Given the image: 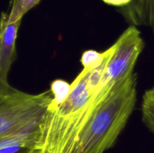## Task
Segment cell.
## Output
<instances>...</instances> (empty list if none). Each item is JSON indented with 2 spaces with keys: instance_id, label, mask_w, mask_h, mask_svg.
<instances>
[{
  "instance_id": "cell-1",
  "label": "cell",
  "mask_w": 154,
  "mask_h": 153,
  "mask_svg": "<svg viewBox=\"0 0 154 153\" xmlns=\"http://www.w3.org/2000/svg\"><path fill=\"white\" fill-rule=\"evenodd\" d=\"M116 45L96 67H83L64 99H52L38 125L31 146L20 153H75L82 132L99 105L118 82L107 73Z\"/></svg>"
},
{
  "instance_id": "cell-2",
  "label": "cell",
  "mask_w": 154,
  "mask_h": 153,
  "mask_svg": "<svg viewBox=\"0 0 154 153\" xmlns=\"http://www.w3.org/2000/svg\"><path fill=\"white\" fill-rule=\"evenodd\" d=\"M137 74L115 84L84 129L75 153H104L115 144L137 101Z\"/></svg>"
},
{
  "instance_id": "cell-3",
  "label": "cell",
  "mask_w": 154,
  "mask_h": 153,
  "mask_svg": "<svg viewBox=\"0 0 154 153\" xmlns=\"http://www.w3.org/2000/svg\"><path fill=\"white\" fill-rule=\"evenodd\" d=\"M52 99L50 89L29 94L0 77V136L38 126Z\"/></svg>"
},
{
  "instance_id": "cell-4",
  "label": "cell",
  "mask_w": 154,
  "mask_h": 153,
  "mask_svg": "<svg viewBox=\"0 0 154 153\" xmlns=\"http://www.w3.org/2000/svg\"><path fill=\"white\" fill-rule=\"evenodd\" d=\"M116 49L107 66V73L116 82L123 80L134 72L135 64L144 47L141 32L130 25L118 38Z\"/></svg>"
},
{
  "instance_id": "cell-5",
  "label": "cell",
  "mask_w": 154,
  "mask_h": 153,
  "mask_svg": "<svg viewBox=\"0 0 154 153\" xmlns=\"http://www.w3.org/2000/svg\"><path fill=\"white\" fill-rule=\"evenodd\" d=\"M8 14L2 13L0 17V77L8 80L11 67L16 58V40L20 20L8 22Z\"/></svg>"
},
{
  "instance_id": "cell-6",
  "label": "cell",
  "mask_w": 154,
  "mask_h": 153,
  "mask_svg": "<svg viewBox=\"0 0 154 153\" xmlns=\"http://www.w3.org/2000/svg\"><path fill=\"white\" fill-rule=\"evenodd\" d=\"M119 11L131 25L148 27L154 35V0H132Z\"/></svg>"
},
{
  "instance_id": "cell-7",
  "label": "cell",
  "mask_w": 154,
  "mask_h": 153,
  "mask_svg": "<svg viewBox=\"0 0 154 153\" xmlns=\"http://www.w3.org/2000/svg\"><path fill=\"white\" fill-rule=\"evenodd\" d=\"M141 118L144 125L154 135V86L146 90L143 95Z\"/></svg>"
},
{
  "instance_id": "cell-8",
  "label": "cell",
  "mask_w": 154,
  "mask_h": 153,
  "mask_svg": "<svg viewBox=\"0 0 154 153\" xmlns=\"http://www.w3.org/2000/svg\"><path fill=\"white\" fill-rule=\"evenodd\" d=\"M40 2L41 0H12L10 12L8 14V22H14L22 20L23 16Z\"/></svg>"
},
{
  "instance_id": "cell-9",
  "label": "cell",
  "mask_w": 154,
  "mask_h": 153,
  "mask_svg": "<svg viewBox=\"0 0 154 153\" xmlns=\"http://www.w3.org/2000/svg\"><path fill=\"white\" fill-rule=\"evenodd\" d=\"M108 50L102 52L90 50L83 52L81 58V63L83 67H96L99 65L106 57Z\"/></svg>"
},
{
  "instance_id": "cell-10",
  "label": "cell",
  "mask_w": 154,
  "mask_h": 153,
  "mask_svg": "<svg viewBox=\"0 0 154 153\" xmlns=\"http://www.w3.org/2000/svg\"><path fill=\"white\" fill-rule=\"evenodd\" d=\"M102 1L109 5L122 8L129 4L132 0H102Z\"/></svg>"
},
{
  "instance_id": "cell-11",
  "label": "cell",
  "mask_w": 154,
  "mask_h": 153,
  "mask_svg": "<svg viewBox=\"0 0 154 153\" xmlns=\"http://www.w3.org/2000/svg\"><path fill=\"white\" fill-rule=\"evenodd\" d=\"M0 45H1V38H0Z\"/></svg>"
}]
</instances>
